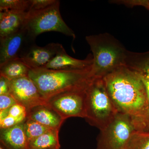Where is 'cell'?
<instances>
[{
  "label": "cell",
  "instance_id": "obj_11",
  "mask_svg": "<svg viewBox=\"0 0 149 149\" xmlns=\"http://www.w3.org/2000/svg\"><path fill=\"white\" fill-rule=\"evenodd\" d=\"M125 65L139 74L146 88L148 102V110L143 130L149 131V52L136 53L128 51Z\"/></svg>",
  "mask_w": 149,
  "mask_h": 149
},
{
  "label": "cell",
  "instance_id": "obj_15",
  "mask_svg": "<svg viewBox=\"0 0 149 149\" xmlns=\"http://www.w3.org/2000/svg\"><path fill=\"white\" fill-rule=\"evenodd\" d=\"M28 13L0 11V38L15 33L24 27Z\"/></svg>",
  "mask_w": 149,
  "mask_h": 149
},
{
  "label": "cell",
  "instance_id": "obj_25",
  "mask_svg": "<svg viewBox=\"0 0 149 149\" xmlns=\"http://www.w3.org/2000/svg\"><path fill=\"white\" fill-rule=\"evenodd\" d=\"M111 3L122 4L130 7L137 6H142L149 10V1H111Z\"/></svg>",
  "mask_w": 149,
  "mask_h": 149
},
{
  "label": "cell",
  "instance_id": "obj_21",
  "mask_svg": "<svg viewBox=\"0 0 149 149\" xmlns=\"http://www.w3.org/2000/svg\"><path fill=\"white\" fill-rule=\"evenodd\" d=\"M30 6L28 12L45 9L55 3L58 0H30Z\"/></svg>",
  "mask_w": 149,
  "mask_h": 149
},
{
  "label": "cell",
  "instance_id": "obj_23",
  "mask_svg": "<svg viewBox=\"0 0 149 149\" xmlns=\"http://www.w3.org/2000/svg\"><path fill=\"white\" fill-rule=\"evenodd\" d=\"M8 115L15 118L27 117V110L23 106L17 103L8 109Z\"/></svg>",
  "mask_w": 149,
  "mask_h": 149
},
{
  "label": "cell",
  "instance_id": "obj_14",
  "mask_svg": "<svg viewBox=\"0 0 149 149\" xmlns=\"http://www.w3.org/2000/svg\"><path fill=\"white\" fill-rule=\"evenodd\" d=\"M24 122L7 129H1V143L6 148L30 149L29 142L24 132Z\"/></svg>",
  "mask_w": 149,
  "mask_h": 149
},
{
  "label": "cell",
  "instance_id": "obj_2",
  "mask_svg": "<svg viewBox=\"0 0 149 149\" xmlns=\"http://www.w3.org/2000/svg\"><path fill=\"white\" fill-rule=\"evenodd\" d=\"M93 58L91 70L92 78H103L119 67L125 65L128 51L109 33L85 37Z\"/></svg>",
  "mask_w": 149,
  "mask_h": 149
},
{
  "label": "cell",
  "instance_id": "obj_3",
  "mask_svg": "<svg viewBox=\"0 0 149 149\" xmlns=\"http://www.w3.org/2000/svg\"><path fill=\"white\" fill-rule=\"evenodd\" d=\"M91 69L54 70L45 68L30 69L28 77L34 82L45 100L63 91L85 87L93 78Z\"/></svg>",
  "mask_w": 149,
  "mask_h": 149
},
{
  "label": "cell",
  "instance_id": "obj_28",
  "mask_svg": "<svg viewBox=\"0 0 149 149\" xmlns=\"http://www.w3.org/2000/svg\"><path fill=\"white\" fill-rule=\"evenodd\" d=\"M60 148H50V149H60Z\"/></svg>",
  "mask_w": 149,
  "mask_h": 149
},
{
  "label": "cell",
  "instance_id": "obj_6",
  "mask_svg": "<svg viewBox=\"0 0 149 149\" xmlns=\"http://www.w3.org/2000/svg\"><path fill=\"white\" fill-rule=\"evenodd\" d=\"M136 130L132 118L118 112L105 128L100 130L97 149H125Z\"/></svg>",
  "mask_w": 149,
  "mask_h": 149
},
{
  "label": "cell",
  "instance_id": "obj_19",
  "mask_svg": "<svg viewBox=\"0 0 149 149\" xmlns=\"http://www.w3.org/2000/svg\"><path fill=\"white\" fill-rule=\"evenodd\" d=\"M125 149H149V131L135 130Z\"/></svg>",
  "mask_w": 149,
  "mask_h": 149
},
{
  "label": "cell",
  "instance_id": "obj_17",
  "mask_svg": "<svg viewBox=\"0 0 149 149\" xmlns=\"http://www.w3.org/2000/svg\"><path fill=\"white\" fill-rule=\"evenodd\" d=\"M59 130H52L37 137L29 143L30 149H48L60 148Z\"/></svg>",
  "mask_w": 149,
  "mask_h": 149
},
{
  "label": "cell",
  "instance_id": "obj_10",
  "mask_svg": "<svg viewBox=\"0 0 149 149\" xmlns=\"http://www.w3.org/2000/svg\"><path fill=\"white\" fill-rule=\"evenodd\" d=\"M64 50L62 45L59 43L40 47L35 43L27 48L20 59L30 69L43 68L58 54Z\"/></svg>",
  "mask_w": 149,
  "mask_h": 149
},
{
  "label": "cell",
  "instance_id": "obj_4",
  "mask_svg": "<svg viewBox=\"0 0 149 149\" xmlns=\"http://www.w3.org/2000/svg\"><path fill=\"white\" fill-rule=\"evenodd\" d=\"M86 109L85 119L100 130L105 128L118 113L103 78H94L87 87Z\"/></svg>",
  "mask_w": 149,
  "mask_h": 149
},
{
  "label": "cell",
  "instance_id": "obj_1",
  "mask_svg": "<svg viewBox=\"0 0 149 149\" xmlns=\"http://www.w3.org/2000/svg\"><path fill=\"white\" fill-rule=\"evenodd\" d=\"M118 112L132 118L136 130H142L148 110L146 91L135 71L124 65L103 77Z\"/></svg>",
  "mask_w": 149,
  "mask_h": 149
},
{
  "label": "cell",
  "instance_id": "obj_27",
  "mask_svg": "<svg viewBox=\"0 0 149 149\" xmlns=\"http://www.w3.org/2000/svg\"><path fill=\"white\" fill-rule=\"evenodd\" d=\"M0 149H7L4 146H3L2 144L1 143L0 144Z\"/></svg>",
  "mask_w": 149,
  "mask_h": 149
},
{
  "label": "cell",
  "instance_id": "obj_24",
  "mask_svg": "<svg viewBox=\"0 0 149 149\" xmlns=\"http://www.w3.org/2000/svg\"><path fill=\"white\" fill-rule=\"evenodd\" d=\"M17 103L15 99L10 94L0 95V111L8 109Z\"/></svg>",
  "mask_w": 149,
  "mask_h": 149
},
{
  "label": "cell",
  "instance_id": "obj_9",
  "mask_svg": "<svg viewBox=\"0 0 149 149\" xmlns=\"http://www.w3.org/2000/svg\"><path fill=\"white\" fill-rule=\"evenodd\" d=\"M35 43L24 27L13 34L0 38V65L11 60L21 58L27 48Z\"/></svg>",
  "mask_w": 149,
  "mask_h": 149
},
{
  "label": "cell",
  "instance_id": "obj_18",
  "mask_svg": "<svg viewBox=\"0 0 149 149\" xmlns=\"http://www.w3.org/2000/svg\"><path fill=\"white\" fill-rule=\"evenodd\" d=\"M24 128L26 137L29 143L44 133L53 130L37 121L27 118L24 121Z\"/></svg>",
  "mask_w": 149,
  "mask_h": 149
},
{
  "label": "cell",
  "instance_id": "obj_16",
  "mask_svg": "<svg viewBox=\"0 0 149 149\" xmlns=\"http://www.w3.org/2000/svg\"><path fill=\"white\" fill-rule=\"evenodd\" d=\"M30 69L20 58L11 60L0 65V75L13 80L28 76Z\"/></svg>",
  "mask_w": 149,
  "mask_h": 149
},
{
  "label": "cell",
  "instance_id": "obj_26",
  "mask_svg": "<svg viewBox=\"0 0 149 149\" xmlns=\"http://www.w3.org/2000/svg\"><path fill=\"white\" fill-rule=\"evenodd\" d=\"M10 85V80L0 75V95L9 94Z\"/></svg>",
  "mask_w": 149,
  "mask_h": 149
},
{
  "label": "cell",
  "instance_id": "obj_13",
  "mask_svg": "<svg viewBox=\"0 0 149 149\" xmlns=\"http://www.w3.org/2000/svg\"><path fill=\"white\" fill-rule=\"evenodd\" d=\"M27 118L55 130H60L63 120L47 104L34 107L27 111Z\"/></svg>",
  "mask_w": 149,
  "mask_h": 149
},
{
  "label": "cell",
  "instance_id": "obj_7",
  "mask_svg": "<svg viewBox=\"0 0 149 149\" xmlns=\"http://www.w3.org/2000/svg\"><path fill=\"white\" fill-rule=\"evenodd\" d=\"M89 84L85 87L73 88L54 95L46 100V104L64 120L72 117L85 119L86 91Z\"/></svg>",
  "mask_w": 149,
  "mask_h": 149
},
{
  "label": "cell",
  "instance_id": "obj_12",
  "mask_svg": "<svg viewBox=\"0 0 149 149\" xmlns=\"http://www.w3.org/2000/svg\"><path fill=\"white\" fill-rule=\"evenodd\" d=\"M93 63L91 54H89L85 59H77L68 55L65 50L58 54L42 68L54 70H85L92 69Z\"/></svg>",
  "mask_w": 149,
  "mask_h": 149
},
{
  "label": "cell",
  "instance_id": "obj_5",
  "mask_svg": "<svg viewBox=\"0 0 149 149\" xmlns=\"http://www.w3.org/2000/svg\"><path fill=\"white\" fill-rule=\"evenodd\" d=\"M60 1L42 10L28 12L24 27L31 40L42 33L49 32H60L75 38V33L65 23L59 10Z\"/></svg>",
  "mask_w": 149,
  "mask_h": 149
},
{
  "label": "cell",
  "instance_id": "obj_22",
  "mask_svg": "<svg viewBox=\"0 0 149 149\" xmlns=\"http://www.w3.org/2000/svg\"><path fill=\"white\" fill-rule=\"evenodd\" d=\"M27 117L15 118L8 116L2 120H0V129H5L24 122Z\"/></svg>",
  "mask_w": 149,
  "mask_h": 149
},
{
  "label": "cell",
  "instance_id": "obj_20",
  "mask_svg": "<svg viewBox=\"0 0 149 149\" xmlns=\"http://www.w3.org/2000/svg\"><path fill=\"white\" fill-rule=\"evenodd\" d=\"M30 4V0H1L0 11L28 13Z\"/></svg>",
  "mask_w": 149,
  "mask_h": 149
},
{
  "label": "cell",
  "instance_id": "obj_8",
  "mask_svg": "<svg viewBox=\"0 0 149 149\" xmlns=\"http://www.w3.org/2000/svg\"><path fill=\"white\" fill-rule=\"evenodd\" d=\"M9 94L17 103L25 107L27 111L34 107L46 104V100L28 76L10 80Z\"/></svg>",
  "mask_w": 149,
  "mask_h": 149
}]
</instances>
